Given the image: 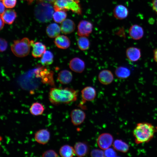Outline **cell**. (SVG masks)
<instances>
[{"label":"cell","instance_id":"obj_35","mask_svg":"<svg viewBox=\"0 0 157 157\" xmlns=\"http://www.w3.org/2000/svg\"><path fill=\"white\" fill-rule=\"evenodd\" d=\"M152 8L157 13V0H152Z\"/></svg>","mask_w":157,"mask_h":157},{"label":"cell","instance_id":"obj_33","mask_svg":"<svg viewBox=\"0 0 157 157\" xmlns=\"http://www.w3.org/2000/svg\"><path fill=\"white\" fill-rule=\"evenodd\" d=\"M104 154L105 157H115L117 155L115 151L112 148H109L105 150Z\"/></svg>","mask_w":157,"mask_h":157},{"label":"cell","instance_id":"obj_9","mask_svg":"<svg viewBox=\"0 0 157 157\" xmlns=\"http://www.w3.org/2000/svg\"><path fill=\"white\" fill-rule=\"evenodd\" d=\"M69 67L73 71L78 73H81L85 69V64L81 59L78 57H75L70 61Z\"/></svg>","mask_w":157,"mask_h":157},{"label":"cell","instance_id":"obj_38","mask_svg":"<svg viewBox=\"0 0 157 157\" xmlns=\"http://www.w3.org/2000/svg\"><path fill=\"white\" fill-rule=\"evenodd\" d=\"M154 59L157 65V48L154 51Z\"/></svg>","mask_w":157,"mask_h":157},{"label":"cell","instance_id":"obj_32","mask_svg":"<svg viewBox=\"0 0 157 157\" xmlns=\"http://www.w3.org/2000/svg\"><path fill=\"white\" fill-rule=\"evenodd\" d=\"M43 157H57L58 154L53 150H49L46 151L42 154Z\"/></svg>","mask_w":157,"mask_h":157},{"label":"cell","instance_id":"obj_29","mask_svg":"<svg viewBox=\"0 0 157 157\" xmlns=\"http://www.w3.org/2000/svg\"><path fill=\"white\" fill-rule=\"evenodd\" d=\"M67 15L65 11L63 10L55 11L53 15L54 21L56 22L60 23L64 21Z\"/></svg>","mask_w":157,"mask_h":157},{"label":"cell","instance_id":"obj_24","mask_svg":"<svg viewBox=\"0 0 157 157\" xmlns=\"http://www.w3.org/2000/svg\"><path fill=\"white\" fill-rule=\"evenodd\" d=\"M44 110V108L43 105L38 102H35L32 104L29 109L31 113L35 116L42 115Z\"/></svg>","mask_w":157,"mask_h":157},{"label":"cell","instance_id":"obj_18","mask_svg":"<svg viewBox=\"0 0 157 157\" xmlns=\"http://www.w3.org/2000/svg\"><path fill=\"white\" fill-rule=\"evenodd\" d=\"M74 149L75 154L78 156L82 157L87 154L88 151V147L87 144L82 142L76 143Z\"/></svg>","mask_w":157,"mask_h":157},{"label":"cell","instance_id":"obj_6","mask_svg":"<svg viewBox=\"0 0 157 157\" xmlns=\"http://www.w3.org/2000/svg\"><path fill=\"white\" fill-rule=\"evenodd\" d=\"M113 140L112 135L108 133L101 134L98 137L97 143L99 147L101 149L105 150L110 147Z\"/></svg>","mask_w":157,"mask_h":157},{"label":"cell","instance_id":"obj_7","mask_svg":"<svg viewBox=\"0 0 157 157\" xmlns=\"http://www.w3.org/2000/svg\"><path fill=\"white\" fill-rule=\"evenodd\" d=\"M92 24L87 21H81L78 26L77 34L80 36H88L92 30Z\"/></svg>","mask_w":157,"mask_h":157},{"label":"cell","instance_id":"obj_21","mask_svg":"<svg viewBox=\"0 0 157 157\" xmlns=\"http://www.w3.org/2000/svg\"><path fill=\"white\" fill-rule=\"evenodd\" d=\"M5 23L8 24H12L15 19L17 15L15 10L11 9L6 10L1 15Z\"/></svg>","mask_w":157,"mask_h":157},{"label":"cell","instance_id":"obj_14","mask_svg":"<svg viewBox=\"0 0 157 157\" xmlns=\"http://www.w3.org/2000/svg\"><path fill=\"white\" fill-rule=\"evenodd\" d=\"M126 55L128 59L131 61L135 62L138 60L141 56V50L135 47L128 48L126 51Z\"/></svg>","mask_w":157,"mask_h":157},{"label":"cell","instance_id":"obj_3","mask_svg":"<svg viewBox=\"0 0 157 157\" xmlns=\"http://www.w3.org/2000/svg\"><path fill=\"white\" fill-rule=\"evenodd\" d=\"M51 3L39 2L36 6L34 14L36 19L41 23H47L52 19L54 7Z\"/></svg>","mask_w":157,"mask_h":157},{"label":"cell","instance_id":"obj_40","mask_svg":"<svg viewBox=\"0 0 157 157\" xmlns=\"http://www.w3.org/2000/svg\"><path fill=\"white\" fill-rule=\"evenodd\" d=\"M26 1L28 4L31 3L32 2L34 1V0H24Z\"/></svg>","mask_w":157,"mask_h":157},{"label":"cell","instance_id":"obj_30","mask_svg":"<svg viewBox=\"0 0 157 157\" xmlns=\"http://www.w3.org/2000/svg\"><path fill=\"white\" fill-rule=\"evenodd\" d=\"M90 155L92 157H103L105 156L104 152L101 150L95 149L91 152Z\"/></svg>","mask_w":157,"mask_h":157},{"label":"cell","instance_id":"obj_12","mask_svg":"<svg viewBox=\"0 0 157 157\" xmlns=\"http://www.w3.org/2000/svg\"><path fill=\"white\" fill-rule=\"evenodd\" d=\"M98 78L101 83L103 85H107L113 82L114 76L113 74L110 70L104 69L99 72Z\"/></svg>","mask_w":157,"mask_h":157},{"label":"cell","instance_id":"obj_28","mask_svg":"<svg viewBox=\"0 0 157 157\" xmlns=\"http://www.w3.org/2000/svg\"><path fill=\"white\" fill-rule=\"evenodd\" d=\"M53 56L51 52L46 51L42 56L40 60L41 63L44 65L51 64L53 61Z\"/></svg>","mask_w":157,"mask_h":157},{"label":"cell","instance_id":"obj_15","mask_svg":"<svg viewBox=\"0 0 157 157\" xmlns=\"http://www.w3.org/2000/svg\"><path fill=\"white\" fill-rule=\"evenodd\" d=\"M129 34L130 37L133 39L139 40L143 37L144 31L142 27L139 25L134 24L130 28Z\"/></svg>","mask_w":157,"mask_h":157},{"label":"cell","instance_id":"obj_2","mask_svg":"<svg viewBox=\"0 0 157 157\" xmlns=\"http://www.w3.org/2000/svg\"><path fill=\"white\" fill-rule=\"evenodd\" d=\"M156 131V129L151 123H138L133 131L135 143L138 144L149 142L153 138Z\"/></svg>","mask_w":157,"mask_h":157},{"label":"cell","instance_id":"obj_23","mask_svg":"<svg viewBox=\"0 0 157 157\" xmlns=\"http://www.w3.org/2000/svg\"><path fill=\"white\" fill-rule=\"evenodd\" d=\"M59 152L60 156L63 157H71L75 154L74 148L67 144L62 146Z\"/></svg>","mask_w":157,"mask_h":157},{"label":"cell","instance_id":"obj_4","mask_svg":"<svg viewBox=\"0 0 157 157\" xmlns=\"http://www.w3.org/2000/svg\"><path fill=\"white\" fill-rule=\"evenodd\" d=\"M31 45L28 38H24L20 40H14L11 46V51L16 56L23 57L29 53Z\"/></svg>","mask_w":157,"mask_h":157},{"label":"cell","instance_id":"obj_11","mask_svg":"<svg viewBox=\"0 0 157 157\" xmlns=\"http://www.w3.org/2000/svg\"><path fill=\"white\" fill-rule=\"evenodd\" d=\"M50 138V133L46 129L39 130L35 133L34 135L35 141L42 144H46L49 142Z\"/></svg>","mask_w":157,"mask_h":157},{"label":"cell","instance_id":"obj_5","mask_svg":"<svg viewBox=\"0 0 157 157\" xmlns=\"http://www.w3.org/2000/svg\"><path fill=\"white\" fill-rule=\"evenodd\" d=\"M53 3L55 11L70 10L77 14H81V8L77 0H55Z\"/></svg>","mask_w":157,"mask_h":157},{"label":"cell","instance_id":"obj_17","mask_svg":"<svg viewBox=\"0 0 157 157\" xmlns=\"http://www.w3.org/2000/svg\"><path fill=\"white\" fill-rule=\"evenodd\" d=\"M75 28V25L74 22L69 19L63 21L60 26L62 32L65 34L71 33L74 31Z\"/></svg>","mask_w":157,"mask_h":157},{"label":"cell","instance_id":"obj_19","mask_svg":"<svg viewBox=\"0 0 157 157\" xmlns=\"http://www.w3.org/2000/svg\"><path fill=\"white\" fill-rule=\"evenodd\" d=\"M72 78V74L70 71L67 70H64L58 73L57 79L61 83L66 84L71 81Z\"/></svg>","mask_w":157,"mask_h":157},{"label":"cell","instance_id":"obj_34","mask_svg":"<svg viewBox=\"0 0 157 157\" xmlns=\"http://www.w3.org/2000/svg\"><path fill=\"white\" fill-rule=\"evenodd\" d=\"M8 43L7 41L5 39L0 38V51L3 52L5 51L7 48Z\"/></svg>","mask_w":157,"mask_h":157},{"label":"cell","instance_id":"obj_22","mask_svg":"<svg viewBox=\"0 0 157 157\" xmlns=\"http://www.w3.org/2000/svg\"><path fill=\"white\" fill-rule=\"evenodd\" d=\"M60 30V28L57 24L53 23L50 24L47 27L46 32L49 37L53 38L59 35Z\"/></svg>","mask_w":157,"mask_h":157},{"label":"cell","instance_id":"obj_27","mask_svg":"<svg viewBox=\"0 0 157 157\" xmlns=\"http://www.w3.org/2000/svg\"><path fill=\"white\" fill-rule=\"evenodd\" d=\"M77 44L79 49L82 51L88 49L90 42L88 39L85 36H80L77 40Z\"/></svg>","mask_w":157,"mask_h":157},{"label":"cell","instance_id":"obj_25","mask_svg":"<svg viewBox=\"0 0 157 157\" xmlns=\"http://www.w3.org/2000/svg\"><path fill=\"white\" fill-rule=\"evenodd\" d=\"M113 146L116 150L123 153H126L129 149L128 144L120 139L115 140L113 142Z\"/></svg>","mask_w":157,"mask_h":157},{"label":"cell","instance_id":"obj_20","mask_svg":"<svg viewBox=\"0 0 157 157\" xmlns=\"http://www.w3.org/2000/svg\"><path fill=\"white\" fill-rule=\"evenodd\" d=\"M128 10L127 8L125 6L122 5L116 6L113 10L115 17L119 19L125 18L128 16Z\"/></svg>","mask_w":157,"mask_h":157},{"label":"cell","instance_id":"obj_10","mask_svg":"<svg viewBox=\"0 0 157 157\" xmlns=\"http://www.w3.org/2000/svg\"><path fill=\"white\" fill-rule=\"evenodd\" d=\"M30 44L33 47L32 55L35 58L41 57L46 51L45 46L41 42H35L33 40H31Z\"/></svg>","mask_w":157,"mask_h":157},{"label":"cell","instance_id":"obj_36","mask_svg":"<svg viewBox=\"0 0 157 157\" xmlns=\"http://www.w3.org/2000/svg\"><path fill=\"white\" fill-rule=\"evenodd\" d=\"M0 15H2L5 11V6L3 4V3L1 1L0 2Z\"/></svg>","mask_w":157,"mask_h":157},{"label":"cell","instance_id":"obj_1","mask_svg":"<svg viewBox=\"0 0 157 157\" xmlns=\"http://www.w3.org/2000/svg\"><path fill=\"white\" fill-rule=\"evenodd\" d=\"M78 92L72 88H52L49 93V99L53 104H68L76 101Z\"/></svg>","mask_w":157,"mask_h":157},{"label":"cell","instance_id":"obj_8","mask_svg":"<svg viewBox=\"0 0 157 157\" xmlns=\"http://www.w3.org/2000/svg\"><path fill=\"white\" fill-rule=\"evenodd\" d=\"M85 113L79 109H74L70 113L72 122L75 126H78L81 124L85 120Z\"/></svg>","mask_w":157,"mask_h":157},{"label":"cell","instance_id":"obj_41","mask_svg":"<svg viewBox=\"0 0 157 157\" xmlns=\"http://www.w3.org/2000/svg\"></svg>","mask_w":157,"mask_h":157},{"label":"cell","instance_id":"obj_26","mask_svg":"<svg viewBox=\"0 0 157 157\" xmlns=\"http://www.w3.org/2000/svg\"><path fill=\"white\" fill-rule=\"evenodd\" d=\"M130 71L126 67L119 66L117 67L115 71L116 76L120 79H125L128 78L130 75Z\"/></svg>","mask_w":157,"mask_h":157},{"label":"cell","instance_id":"obj_13","mask_svg":"<svg viewBox=\"0 0 157 157\" xmlns=\"http://www.w3.org/2000/svg\"><path fill=\"white\" fill-rule=\"evenodd\" d=\"M81 94L83 101H91L94 99L96 92L94 88L88 86L85 87L82 90Z\"/></svg>","mask_w":157,"mask_h":157},{"label":"cell","instance_id":"obj_16","mask_svg":"<svg viewBox=\"0 0 157 157\" xmlns=\"http://www.w3.org/2000/svg\"><path fill=\"white\" fill-rule=\"evenodd\" d=\"M54 42L58 48L62 49L68 48L70 45V41L68 37L63 35H59L55 38Z\"/></svg>","mask_w":157,"mask_h":157},{"label":"cell","instance_id":"obj_39","mask_svg":"<svg viewBox=\"0 0 157 157\" xmlns=\"http://www.w3.org/2000/svg\"><path fill=\"white\" fill-rule=\"evenodd\" d=\"M0 29L1 30L4 26L5 22L1 16L0 17Z\"/></svg>","mask_w":157,"mask_h":157},{"label":"cell","instance_id":"obj_31","mask_svg":"<svg viewBox=\"0 0 157 157\" xmlns=\"http://www.w3.org/2000/svg\"><path fill=\"white\" fill-rule=\"evenodd\" d=\"M5 6L7 8H12L16 5L17 0H2Z\"/></svg>","mask_w":157,"mask_h":157},{"label":"cell","instance_id":"obj_37","mask_svg":"<svg viewBox=\"0 0 157 157\" xmlns=\"http://www.w3.org/2000/svg\"><path fill=\"white\" fill-rule=\"evenodd\" d=\"M39 2H45L50 3H53L55 0H36Z\"/></svg>","mask_w":157,"mask_h":157},{"label":"cell","instance_id":"obj_42","mask_svg":"<svg viewBox=\"0 0 157 157\" xmlns=\"http://www.w3.org/2000/svg\"></svg>","mask_w":157,"mask_h":157}]
</instances>
